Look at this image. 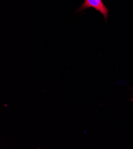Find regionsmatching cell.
<instances>
[{"instance_id": "cell-1", "label": "cell", "mask_w": 133, "mask_h": 149, "mask_svg": "<svg viewBox=\"0 0 133 149\" xmlns=\"http://www.w3.org/2000/svg\"><path fill=\"white\" fill-rule=\"evenodd\" d=\"M88 8H94L96 10L101 13L105 20H107L108 16V9L103 4L102 0H85L84 3L78 9L77 12L83 11Z\"/></svg>"}]
</instances>
